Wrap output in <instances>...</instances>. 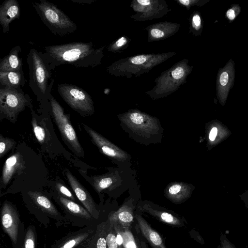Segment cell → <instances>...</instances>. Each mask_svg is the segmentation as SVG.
Listing matches in <instances>:
<instances>
[{
	"instance_id": "b9f144b4",
	"label": "cell",
	"mask_w": 248,
	"mask_h": 248,
	"mask_svg": "<svg viewBox=\"0 0 248 248\" xmlns=\"http://www.w3.org/2000/svg\"><path fill=\"white\" fill-rule=\"evenodd\" d=\"M142 248H149L148 246L147 245V243L143 238L142 243Z\"/></svg>"
},
{
	"instance_id": "8992f818",
	"label": "cell",
	"mask_w": 248,
	"mask_h": 248,
	"mask_svg": "<svg viewBox=\"0 0 248 248\" xmlns=\"http://www.w3.org/2000/svg\"><path fill=\"white\" fill-rule=\"evenodd\" d=\"M32 3L41 20L54 35L65 36L77 30L76 24L55 4L46 0Z\"/></svg>"
},
{
	"instance_id": "5bb4252c",
	"label": "cell",
	"mask_w": 248,
	"mask_h": 248,
	"mask_svg": "<svg viewBox=\"0 0 248 248\" xmlns=\"http://www.w3.org/2000/svg\"><path fill=\"white\" fill-rule=\"evenodd\" d=\"M65 174L68 182L78 200L93 217L97 220L100 216V210L90 193L70 172L66 170Z\"/></svg>"
},
{
	"instance_id": "60d3db41",
	"label": "cell",
	"mask_w": 248,
	"mask_h": 248,
	"mask_svg": "<svg viewBox=\"0 0 248 248\" xmlns=\"http://www.w3.org/2000/svg\"><path fill=\"white\" fill-rule=\"evenodd\" d=\"M73 2L78 3L79 4H91L93 2L94 0H71Z\"/></svg>"
},
{
	"instance_id": "ab89813d",
	"label": "cell",
	"mask_w": 248,
	"mask_h": 248,
	"mask_svg": "<svg viewBox=\"0 0 248 248\" xmlns=\"http://www.w3.org/2000/svg\"><path fill=\"white\" fill-rule=\"evenodd\" d=\"M226 15L229 19L233 20L236 17L235 11L232 8L230 9L227 11Z\"/></svg>"
},
{
	"instance_id": "7bdbcfd3",
	"label": "cell",
	"mask_w": 248,
	"mask_h": 248,
	"mask_svg": "<svg viewBox=\"0 0 248 248\" xmlns=\"http://www.w3.org/2000/svg\"><path fill=\"white\" fill-rule=\"evenodd\" d=\"M122 248H123V246H122Z\"/></svg>"
},
{
	"instance_id": "1f68e13d",
	"label": "cell",
	"mask_w": 248,
	"mask_h": 248,
	"mask_svg": "<svg viewBox=\"0 0 248 248\" xmlns=\"http://www.w3.org/2000/svg\"><path fill=\"white\" fill-rule=\"evenodd\" d=\"M36 235L34 229L30 226L25 232L22 248H35Z\"/></svg>"
},
{
	"instance_id": "7a4b0ae2",
	"label": "cell",
	"mask_w": 248,
	"mask_h": 248,
	"mask_svg": "<svg viewBox=\"0 0 248 248\" xmlns=\"http://www.w3.org/2000/svg\"><path fill=\"white\" fill-rule=\"evenodd\" d=\"M176 54L174 52L141 54L118 60L106 68V71L116 77L137 78L148 73L155 67Z\"/></svg>"
},
{
	"instance_id": "4fadbf2b",
	"label": "cell",
	"mask_w": 248,
	"mask_h": 248,
	"mask_svg": "<svg viewBox=\"0 0 248 248\" xmlns=\"http://www.w3.org/2000/svg\"><path fill=\"white\" fill-rule=\"evenodd\" d=\"M1 222L4 232L10 237L13 245H17L20 220L14 205L9 202H3L1 209Z\"/></svg>"
},
{
	"instance_id": "4316f807",
	"label": "cell",
	"mask_w": 248,
	"mask_h": 248,
	"mask_svg": "<svg viewBox=\"0 0 248 248\" xmlns=\"http://www.w3.org/2000/svg\"><path fill=\"white\" fill-rule=\"evenodd\" d=\"M25 79L23 70L19 71H0L1 87H9L15 89L24 86Z\"/></svg>"
},
{
	"instance_id": "3957f363",
	"label": "cell",
	"mask_w": 248,
	"mask_h": 248,
	"mask_svg": "<svg viewBox=\"0 0 248 248\" xmlns=\"http://www.w3.org/2000/svg\"><path fill=\"white\" fill-rule=\"evenodd\" d=\"M29 69V86L38 101L48 99L54 82L51 69L44 59L42 52L31 48L27 57Z\"/></svg>"
},
{
	"instance_id": "ba28073f",
	"label": "cell",
	"mask_w": 248,
	"mask_h": 248,
	"mask_svg": "<svg viewBox=\"0 0 248 248\" xmlns=\"http://www.w3.org/2000/svg\"><path fill=\"white\" fill-rule=\"evenodd\" d=\"M57 90L63 100L73 109L82 115L93 113L94 108L91 95L82 88L75 85L61 83Z\"/></svg>"
},
{
	"instance_id": "d6a6232c",
	"label": "cell",
	"mask_w": 248,
	"mask_h": 248,
	"mask_svg": "<svg viewBox=\"0 0 248 248\" xmlns=\"http://www.w3.org/2000/svg\"><path fill=\"white\" fill-rule=\"evenodd\" d=\"M31 124L35 137L41 144L44 143L46 140V132L45 129L39 125L35 118L32 117Z\"/></svg>"
},
{
	"instance_id": "9a60e30c",
	"label": "cell",
	"mask_w": 248,
	"mask_h": 248,
	"mask_svg": "<svg viewBox=\"0 0 248 248\" xmlns=\"http://www.w3.org/2000/svg\"><path fill=\"white\" fill-rule=\"evenodd\" d=\"M136 207L133 201L129 200L117 210L111 212L107 220L111 224H117L124 228L131 227L135 223Z\"/></svg>"
},
{
	"instance_id": "5b68a950",
	"label": "cell",
	"mask_w": 248,
	"mask_h": 248,
	"mask_svg": "<svg viewBox=\"0 0 248 248\" xmlns=\"http://www.w3.org/2000/svg\"><path fill=\"white\" fill-rule=\"evenodd\" d=\"M118 117L123 126L131 136L142 143L153 142V138L157 134L161 133L158 119L139 109H129L119 114Z\"/></svg>"
},
{
	"instance_id": "f1b7e54d",
	"label": "cell",
	"mask_w": 248,
	"mask_h": 248,
	"mask_svg": "<svg viewBox=\"0 0 248 248\" xmlns=\"http://www.w3.org/2000/svg\"><path fill=\"white\" fill-rule=\"evenodd\" d=\"M131 39L127 36H123L110 44L107 47L111 52L119 53L126 49L129 46Z\"/></svg>"
},
{
	"instance_id": "d4e9b609",
	"label": "cell",
	"mask_w": 248,
	"mask_h": 248,
	"mask_svg": "<svg viewBox=\"0 0 248 248\" xmlns=\"http://www.w3.org/2000/svg\"><path fill=\"white\" fill-rule=\"evenodd\" d=\"M58 201L63 209L71 216L88 221L95 220L85 208L75 202L61 195L58 196Z\"/></svg>"
},
{
	"instance_id": "4dcf8cb0",
	"label": "cell",
	"mask_w": 248,
	"mask_h": 248,
	"mask_svg": "<svg viewBox=\"0 0 248 248\" xmlns=\"http://www.w3.org/2000/svg\"><path fill=\"white\" fill-rule=\"evenodd\" d=\"M106 222L107 248H122V244L117 241L116 234L113 226L107 220Z\"/></svg>"
},
{
	"instance_id": "52a82bcc",
	"label": "cell",
	"mask_w": 248,
	"mask_h": 248,
	"mask_svg": "<svg viewBox=\"0 0 248 248\" xmlns=\"http://www.w3.org/2000/svg\"><path fill=\"white\" fill-rule=\"evenodd\" d=\"M31 106V100L21 88L1 87L0 112L11 122L16 121L18 115L26 106Z\"/></svg>"
},
{
	"instance_id": "83f0119b",
	"label": "cell",
	"mask_w": 248,
	"mask_h": 248,
	"mask_svg": "<svg viewBox=\"0 0 248 248\" xmlns=\"http://www.w3.org/2000/svg\"><path fill=\"white\" fill-rule=\"evenodd\" d=\"M117 182V178L113 176L104 174L93 178L92 185L98 193L103 190L111 188Z\"/></svg>"
},
{
	"instance_id": "2e32d148",
	"label": "cell",
	"mask_w": 248,
	"mask_h": 248,
	"mask_svg": "<svg viewBox=\"0 0 248 248\" xmlns=\"http://www.w3.org/2000/svg\"><path fill=\"white\" fill-rule=\"evenodd\" d=\"M110 224L114 228L117 241L122 244L124 248H142L143 237L135 223L129 228Z\"/></svg>"
},
{
	"instance_id": "7402d4cb",
	"label": "cell",
	"mask_w": 248,
	"mask_h": 248,
	"mask_svg": "<svg viewBox=\"0 0 248 248\" xmlns=\"http://www.w3.org/2000/svg\"><path fill=\"white\" fill-rule=\"evenodd\" d=\"M234 78L233 66L231 63L228 64L218 74L217 81L218 97L220 102H225L230 87Z\"/></svg>"
},
{
	"instance_id": "e0dca14e",
	"label": "cell",
	"mask_w": 248,
	"mask_h": 248,
	"mask_svg": "<svg viewBox=\"0 0 248 248\" xmlns=\"http://www.w3.org/2000/svg\"><path fill=\"white\" fill-rule=\"evenodd\" d=\"M180 25L177 23L162 21L145 28L148 33V42L165 40L177 32Z\"/></svg>"
},
{
	"instance_id": "cb8c5ba5",
	"label": "cell",
	"mask_w": 248,
	"mask_h": 248,
	"mask_svg": "<svg viewBox=\"0 0 248 248\" xmlns=\"http://www.w3.org/2000/svg\"><path fill=\"white\" fill-rule=\"evenodd\" d=\"M21 51L19 46L12 48L9 54L0 60V71H19L23 69Z\"/></svg>"
},
{
	"instance_id": "ac0fdd59",
	"label": "cell",
	"mask_w": 248,
	"mask_h": 248,
	"mask_svg": "<svg viewBox=\"0 0 248 248\" xmlns=\"http://www.w3.org/2000/svg\"><path fill=\"white\" fill-rule=\"evenodd\" d=\"M135 224L142 237L152 248H167L162 236L154 229L140 214L136 212Z\"/></svg>"
},
{
	"instance_id": "603a6c76",
	"label": "cell",
	"mask_w": 248,
	"mask_h": 248,
	"mask_svg": "<svg viewBox=\"0 0 248 248\" xmlns=\"http://www.w3.org/2000/svg\"><path fill=\"white\" fill-rule=\"evenodd\" d=\"M28 194L34 204L43 213L57 220H63V216L46 197L37 192L30 191Z\"/></svg>"
},
{
	"instance_id": "ffe728a7",
	"label": "cell",
	"mask_w": 248,
	"mask_h": 248,
	"mask_svg": "<svg viewBox=\"0 0 248 248\" xmlns=\"http://www.w3.org/2000/svg\"><path fill=\"white\" fill-rule=\"evenodd\" d=\"M25 163L22 155L16 153L8 158L3 165L0 179L1 187L7 185L13 176L17 172L23 170Z\"/></svg>"
},
{
	"instance_id": "6da1fadb",
	"label": "cell",
	"mask_w": 248,
	"mask_h": 248,
	"mask_svg": "<svg viewBox=\"0 0 248 248\" xmlns=\"http://www.w3.org/2000/svg\"><path fill=\"white\" fill-rule=\"evenodd\" d=\"M104 48V46L95 48L91 41L72 42L46 46L42 55L52 71L63 64L93 68L101 63Z\"/></svg>"
},
{
	"instance_id": "f35d334b",
	"label": "cell",
	"mask_w": 248,
	"mask_h": 248,
	"mask_svg": "<svg viewBox=\"0 0 248 248\" xmlns=\"http://www.w3.org/2000/svg\"><path fill=\"white\" fill-rule=\"evenodd\" d=\"M240 198L243 201L245 206L248 209V191H246L241 194Z\"/></svg>"
},
{
	"instance_id": "74e56055",
	"label": "cell",
	"mask_w": 248,
	"mask_h": 248,
	"mask_svg": "<svg viewBox=\"0 0 248 248\" xmlns=\"http://www.w3.org/2000/svg\"><path fill=\"white\" fill-rule=\"evenodd\" d=\"M218 133V129L217 127H213L209 133L208 139L210 141H215Z\"/></svg>"
},
{
	"instance_id": "d6986e66",
	"label": "cell",
	"mask_w": 248,
	"mask_h": 248,
	"mask_svg": "<svg viewBox=\"0 0 248 248\" xmlns=\"http://www.w3.org/2000/svg\"><path fill=\"white\" fill-rule=\"evenodd\" d=\"M20 13V6L16 0H6L2 3L0 6V24L3 33L9 32L10 24L19 18Z\"/></svg>"
},
{
	"instance_id": "8fae6325",
	"label": "cell",
	"mask_w": 248,
	"mask_h": 248,
	"mask_svg": "<svg viewBox=\"0 0 248 248\" xmlns=\"http://www.w3.org/2000/svg\"><path fill=\"white\" fill-rule=\"evenodd\" d=\"M136 212L146 213L157 220L172 226L184 227L187 223L184 217L173 211L147 201L139 202Z\"/></svg>"
},
{
	"instance_id": "e575fe53",
	"label": "cell",
	"mask_w": 248,
	"mask_h": 248,
	"mask_svg": "<svg viewBox=\"0 0 248 248\" xmlns=\"http://www.w3.org/2000/svg\"><path fill=\"white\" fill-rule=\"evenodd\" d=\"M179 5L185 7L188 11L193 6H201L205 2L200 0H174Z\"/></svg>"
},
{
	"instance_id": "44dd1931",
	"label": "cell",
	"mask_w": 248,
	"mask_h": 248,
	"mask_svg": "<svg viewBox=\"0 0 248 248\" xmlns=\"http://www.w3.org/2000/svg\"><path fill=\"white\" fill-rule=\"evenodd\" d=\"M194 187L191 185L182 182L170 184L164 190L166 198L175 204L186 201L191 196Z\"/></svg>"
},
{
	"instance_id": "7c38bea8",
	"label": "cell",
	"mask_w": 248,
	"mask_h": 248,
	"mask_svg": "<svg viewBox=\"0 0 248 248\" xmlns=\"http://www.w3.org/2000/svg\"><path fill=\"white\" fill-rule=\"evenodd\" d=\"M82 125L93 142L102 154L117 161H125L130 159L131 156L126 152L87 125L83 124Z\"/></svg>"
},
{
	"instance_id": "836d02e7",
	"label": "cell",
	"mask_w": 248,
	"mask_h": 248,
	"mask_svg": "<svg viewBox=\"0 0 248 248\" xmlns=\"http://www.w3.org/2000/svg\"><path fill=\"white\" fill-rule=\"evenodd\" d=\"M16 145V142L12 139L0 136V157H2Z\"/></svg>"
},
{
	"instance_id": "8d00e7d4",
	"label": "cell",
	"mask_w": 248,
	"mask_h": 248,
	"mask_svg": "<svg viewBox=\"0 0 248 248\" xmlns=\"http://www.w3.org/2000/svg\"><path fill=\"white\" fill-rule=\"evenodd\" d=\"M56 188L60 192L67 198L74 202L75 198L71 191L62 184L58 183L56 185Z\"/></svg>"
},
{
	"instance_id": "d590c367",
	"label": "cell",
	"mask_w": 248,
	"mask_h": 248,
	"mask_svg": "<svg viewBox=\"0 0 248 248\" xmlns=\"http://www.w3.org/2000/svg\"><path fill=\"white\" fill-rule=\"evenodd\" d=\"M217 248H236L227 237L226 234L220 233L219 237V244Z\"/></svg>"
},
{
	"instance_id": "ee69618b",
	"label": "cell",
	"mask_w": 248,
	"mask_h": 248,
	"mask_svg": "<svg viewBox=\"0 0 248 248\" xmlns=\"http://www.w3.org/2000/svg\"><path fill=\"white\" fill-rule=\"evenodd\" d=\"M90 248L88 247V248Z\"/></svg>"
},
{
	"instance_id": "484cf974",
	"label": "cell",
	"mask_w": 248,
	"mask_h": 248,
	"mask_svg": "<svg viewBox=\"0 0 248 248\" xmlns=\"http://www.w3.org/2000/svg\"><path fill=\"white\" fill-rule=\"evenodd\" d=\"M96 229H85L68 237L57 248H77L83 244L89 243L95 233Z\"/></svg>"
},
{
	"instance_id": "9c48e42d",
	"label": "cell",
	"mask_w": 248,
	"mask_h": 248,
	"mask_svg": "<svg viewBox=\"0 0 248 248\" xmlns=\"http://www.w3.org/2000/svg\"><path fill=\"white\" fill-rule=\"evenodd\" d=\"M49 102L54 119L63 138L75 152L83 154L82 148L68 117L51 93L49 95Z\"/></svg>"
},
{
	"instance_id": "30bf717a",
	"label": "cell",
	"mask_w": 248,
	"mask_h": 248,
	"mask_svg": "<svg viewBox=\"0 0 248 248\" xmlns=\"http://www.w3.org/2000/svg\"><path fill=\"white\" fill-rule=\"evenodd\" d=\"M130 7L135 12L130 18L137 21L158 19L171 11L165 0H133Z\"/></svg>"
},
{
	"instance_id": "f546056e",
	"label": "cell",
	"mask_w": 248,
	"mask_h": 248,
	"mask_svg": "<svg viewBox=\"0 0 248 248\" xmlns=\"http://www.w3.org/2000/svg\"><path fill=\"white\" fill-rule=\"evenodd\" d=\"M189 32L194 36L199 35L202 30V19L200 14L194 11L189 17Z\"/></svg>"
},
{
	"instance_id": "277c9868",
	"label": "cell",
	"mask_w": 248,
	"mask_h": 248,
	"mask_svg": "<svg viewBox=\"0 0 248 248\" xmlns=\"http://www.w3.org/2000/svg\"><path fill=\"white\" fill-rule=\"evenodd\" d=\"M189 60L185 58L164 71L155 80V86L145 92L153 100L166 97L177 91L186 82L191 73L193 66L188 64Z\"/></svg>"
}]
</instances>
